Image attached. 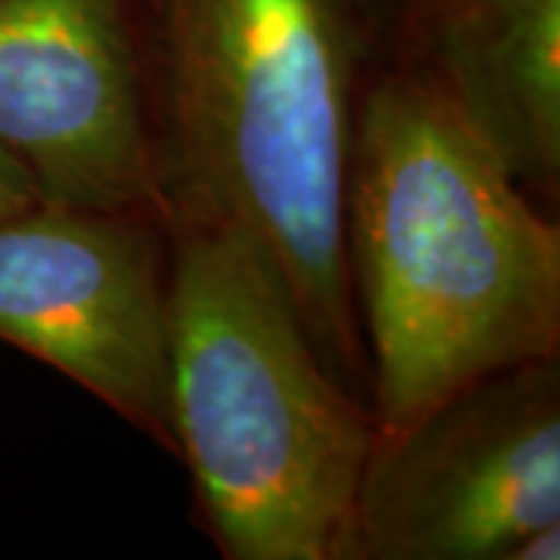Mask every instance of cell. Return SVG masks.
<instances>
[{
    "label": "cell",
    "instance_id": "8",
    "mask_svg": "<svg viewBox=\"0 0 560 560\" xmlns=\"http://www.w3.org/2000/svg\"><path fill=\"white\" fill-rule=\"evenodd\" d=\"M35 202H40L35 178L7 150H0V215L20 212Z\"/></svg>",
    "mask_w": 560,
    "mask_h": 560
},
{
    "label": "cell",
    "instance_id": "5",
    "mask_svg": "<svg viewBox=\"0 0 560 560\" xmlns=\"http://www.w3.org/2000/svg\"><path fill=\"white\" fill-rule=\"evenodd\" d=\"M165 224L50 202L0 215V342L44 361L175 455Z\"/></svg>",
    "mask_w": 560,
    "mask_h": 560
},
{
    "label": "cell",
    "instance_id": "7",
    "mask_svg": "<svg viewBox=\"0 0 560 560\" xmlns=\"http://www.w3.org/2000/svg\"><path fill=\"white\" fill-rule=\"evenodd\" d=\"M541 206L560 197V0H445L393 38Z\"/></svg>",
    "mask_w": 560,
    "mask_h": 560
},
{
    "label": "cell",
    "instance_id": "1",
    "mask_svg": "<svg viewBox=\"0 0 560 560\" xmlns=\"http://www.w3.org/2000/svg\"><path fill=\"white\" fill-rule=\"evenodd\" d=\"M128 10L168 221H219L256 241L327 371L368 405L342 200L361 91L389 54L371 0Z\"/></svg>",
    "mask_w": 560,
    "mask_h": 560
},
{
    "label": "cell",
    "instance_id": "4",
    "mask_svg": "<svg viewBox=\"0 0 560 560\" xmlns=\"http://www.w3.org/2000/svg\"><path fill=\"white\" fill-rule=\"evenodd\" d=\"M560 523V359L492 371L377 433L346 560H514Z\"/></svg>",
    "mask_w": 560,
    "mask_h": 560
},
{
    "label": "cell",
    "instance_id": "2",
    "mask_svg": "<svg viewBox=\"0 0 560 560\" xmlns=\"http://www.w3.org/2000/svg\"><path fill=\"white\" fill-rule=\"evenodd\" d=\"M342 249L377 433L492 371L560 359L558 221L393 54L361 91Z\"/></svg>",
    "mask_w": 560,
    "mask_h": 560
},
{
    "label": "cell",
    "instance_id": "9",
    "mask_svg": "<svg viewBox=\"0 0 560 560\" xmlns=\"http://www.w3.org/2000/svg\"><path fill=\"white\" fill-rule=\"evenodd\" d=\"M445 0H371L377 20L386 28V40L393 44L396 35H401L408 25H415L423 20L427 13H433L436 7H442Z\"/></svg>",
    "mask_w": 560,
    "mask_h": 560
},
{
    "label": "cell",
    "instance_id": "6",
    "mask_svg": "<svg viewBox=\"0 0 560 560\" xmlns=\"http://www.w3.org/2000/svg\"><path fill=\"white\" fill-rule=\"evenodd\" d=\"M0 150L40 202L168 221L128 0H0Z\"/></svg>",
    "mask_w": 560,
    "mask_h": 560
},
{
    "label": "cell",
    "instance_id": "3",
    "mask_svg": "<svg viewBox=\"0 0 560 560\" xmlns=\"http://www.w3.org/2000/svg\"><path fill=\"white\" fill-rule=\"evenodd\" d=\"M165 364L175 455L228 560H346L368 405L320 361L256 241L168 221Z\"/></svg>",
    "mask_w": 560,
    "mask_h": 560
}]
</instances>
